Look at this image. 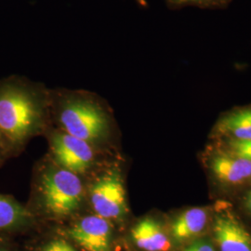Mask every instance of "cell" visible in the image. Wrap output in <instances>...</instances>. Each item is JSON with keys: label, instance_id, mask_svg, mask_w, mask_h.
Wrapping results in <instances>:
<instances>
[{"label": "cell", "instance_id": "obj_5", "mask_svg": "<svg viewBox=\"0 0 251 251\" xmlns=\"http://www.w3.org/2000/svg\"><path fill=\"white\" fill-rule=\"evenodd\" d=\"M87 200L93 214L112 224L125 222L129 208L122 170L113 165L100 171L87 189Z\"/></svg>", "mask_w": 251, "mask_h": 251}, {"label": "cell", "instance_id": "obj_11", "mask_svg": "<svg viewBox=\"0 0 251 251\" xmlns=\"http://www.w3.org/2000/svg\"><path fill=\"white\" fill-rule=\"evenodd\" d=\"M36 224V217L9 195L0 194V235L12 236L26 232Z\"/></svg>", "mask_w": 251, "mask_h": 251}, {"label": "cell", "instance_id": "obj_6", "mask_svg": "<svg viewBox=\"0 0 251 251\" xmlns=\"http://www.w3.org/2000/svg\"><path fill=\"white\" fill-rule=\"evenodd\" d=\"M50 146L51 159L80 177L89 174L97 165L96 147L60 128L51 132Z\"/></svg>", "mask_w": 251, "mask_h": 251}, {"label": "cell", "instance_id": "obj_20", "mask_svg": "<svg viewBox=\"0 0 251 251\" xmlns=\"http://www.w3.org/2000/svg\"><path fill=\"white\" fill-rule=\"evenodd\" d=\"M6 160V158H5V156H4V153H3V151H2V147H1V144H0V166L3 164V162Z\"/></svg>", "mask_w": 251, "mask_h": 251}, {"label": "cell", "instance_id": "obj_9", "mask_svg": "<svg viewBox=\"0 0 251 251\" xmlns=\"http://www.w3.org/2000/svg\"><path fill=\"white\" fill-rule=\"evenodd\" d=\"M212 212V206H192L180 211L171 222V238L177 243L197 239L211 224Z\"/></svg>", "mask_w": 251, "mask_h": 251}, {"label": "cell", "instance_id": "obj_19", "mask_svg": "<svg viewBox=\"0 0 251 251\" xmlns=\"http://www.w3.org/2000/svg\"><path fill=\"white\" fill-rule=\"evenodd\" d=\"M134 1L141 8L146 9V8H148V6H149L147 0H134Z\"/></svg>", "mask_w": 251, "mask_h": 251}, {"label": "cell", "instance_id": "obj_14", "mask_svg": "<svg viewBox=\"0 0 251 251\" xmlns=\"http://www.w3.org/2000/svg\"><path fill=\"white\" fill-rule=\"evenodd\" d=\"M214 143L221 145L226 150L238 154L251 162V141H237V140H223L215 141Z\"/></svg>", "mask_w": 251, "mask_h": 251}, {"label": "cell", "instance_id": "obj_2", "mask_svg": "<svg viewBox=\"0 0 251 251\" xmlns=\"http://www.w3.org/2000/svg\"><path fill=\"white\" fill-rule=\"evenodd\" d=\"M50 115L59 128L99 149L107 145L115 120L107 103L85 90H50Z\"/></svg>", "mask_w": 251, "mask_h": 251}, {"label": "cell", "instance_id": "obj_7", "mask_svg": "<svg viewBox=\"0 0 251 251\" xmlns=\"http://www.w3.org/2000/svg\"><path fill=\"white\" fill-rule=\"evenodd\" d=\"M211 230L219 251H251V234L225 200L212 206Z\"/></svg>", "mask_w": 251, "mask_h": 251}, {"label": "cell", "instance_id": "obj_10", "mask_svg": "<svg viewBox=\"0 0 251 251\" xmlns=\"http://www.w3.org/2000/svg\"><path fill=\"white\" fill-rule=\"evenodd\" d=\"M215 141L251 140V104L233 107L223 113L212 129Z\"/></svg>", "mask_w": 251, "mask_h": 251}, {"label": "cell", "instance_id": "obj_4", "mask_svg": "<svg viewBox=\"0 0 251 251\" xmlns=\"http://www.w3.org/2000/svg\"><path fill=\"white\" fill-rule=\"evenodd\" d=\"M206 175L222 196H237L251 188V162L214 143L202 156Z\"/></svg>", "mask_w": 251, "mask_h": 251}, {"label": "cell", "instance_id": "obj_13", "mask_svg": "<svg viewBox=\"0 0 251 251\" xmlns=\"http://www.w3.org/2000/svg\"><path fill=\"white\" fill-rule=\"evenodd\" d=\"M233 0H165L167 8L179 10L187 7L204 9H224L229 7Z\"/></svg>", "mask_w": 251, "mask_h": 251}, {"label": "cell", "instance_id": "obj_17", "mask_svg": "<svg viewBox=\"0 0 251 251\" xmlns=\"http://www.w3.org/2000/svg\"><path fill=\"white\" fill-rule=\"evenodd\" d=\"M241 206L243 210L251 217V188L248 190L245 194H243L241 198Z\"/></svg>", "mask_w": 251, "mask_h": 251}, {"label": "cell", "instance_id": "obj_3", "mask_svg": "<svg viewBox=\"0 0 251 251\" xmlns=\"http://www.w3.org/2000/svg\"><path fill=\"white\" fill-rule=\"evenodd\" d=\"M87 198L80 176L60 167L51 159L38 168L33 180L28 209L37 217L65 220L77 214Z\"/></svg>", "mask_w": 251, "mask_h": 251}, {"label": "cell", "instance_id": "obj_16", "mask_svg": "<svg viewBox=\"0 0 251 251\" xmlns=\"http://www.w3.org/2000/svg\"><path fill=\"white\" fill-rule=\"evenodd\" d=\"M182 251H218L214 245L209 240L205 238H200L191 243L186 249Z\"/></svg>", "mask_w": 251, "mask_h": 251}, {"label": "cell", "instance_id": "obj_8", "mask_svg": "<svg viewBox=\"0 0 251 251\" xmlns=\"http://www.w3.org/2000/svg\"><path fill=\"white\" fill-rule=\"evenodd\" d=\"M66 233L84 251H114L113 224L95 214L76 220Z\"/></svg>", "mask_w": 251, "mask_h": 251}, {"label": "cell", "instance_id": "obj_18", "mask_svg": "<svg viewBox=\"0 0 251 251\" xmlns=\"http://www.w3.org/2000/svg\"><path fill=\"white\" fill-rule=\"evenodd\" d=\"M0 251H15L10 242V237L0 235Z\"/></svg>", "mask_w": 251, "mask_h": 251}, {"label": "cell", "instance_id": "obj_12", "mask_svg": "<svg viewBox=\"0 0 251 251\" xmlns=\"http://www.w3.org/2000/svg\"><path fill=\"white\" fill-rule=\"evenodd\" d=\"M135 246L144 251H170L171 240L163 225L152 217L138 221L130 231Z\"/></svg>", "mask_w": 251, "mask_h": 251}, {"label": "cell", "instance_id": "obj_1", "mask_svg": "<svg viewBox=\"0 0 251 251\" xmlns=\"http://www.w3.org/2000/svg\"><path fill=\"white\" fill-rule=\"evenodd\" d=\"M50 119V90L24 76L0 79V144L6 159L19 155Z\"/></svg>", "mask_w": 251, "mask_h": 251}, {"label": "cell", "instance_id": "obj_15", "mask_svg": "<svg viewBox=\"0 0 251 251\" xmlns=\"http://www.w3.org/2000/svg\"><path fill=\"white\" fill-rule=\"evenodd\" d=\"M37 251H75V250L66 240L55 238L46 243L41 250L39 249Z\"/></svg>", "mask_w": 251, "mask_h": 251}]
</instances>
